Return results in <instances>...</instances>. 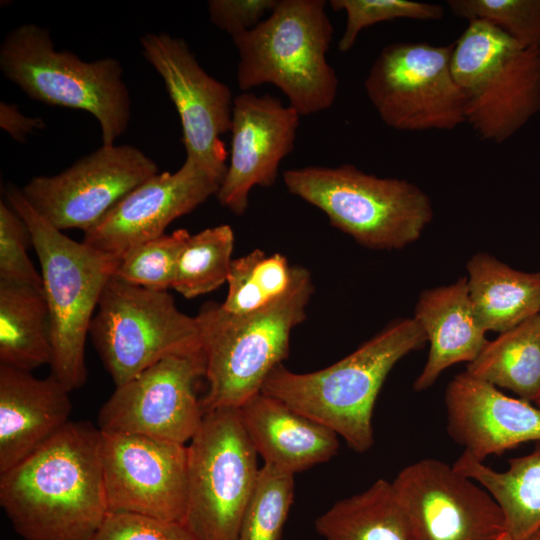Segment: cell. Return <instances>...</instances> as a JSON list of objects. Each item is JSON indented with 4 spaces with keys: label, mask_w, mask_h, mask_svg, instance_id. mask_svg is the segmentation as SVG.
<instances>
[{
    "label": "cell",
    "mask_w": 540,
    "mask_h": 540,
    "mask_svg": "<svg viewBox=\"0 0 540 540\" xmlns=\"http://www.w3.org/2000/svg\"><path fill=\"white\" fill-rule=\"evenodd\" d=\"M499 540H511V538H510L509 535L506 533V534H504Z\"/></svg>",
    "instance_id": "39"
},
{
    "label": "cell",
    "mask_w": 540,
    "mask_h": 540,
    "mask_svg": "<svg viewBox=\"0 0 540 540\" xmlns=\"http://www.w3.org/2000/svg\"><path fill=\"white\" fill-rule=\"evenodd\" d=\"M233 247L234 233L229 225L190 235L180 252L172 288L189 299L219 288L227 281Z\"/></svg>",
    "instance_id": "29"
},
{
    "label": "cell",
    "mask_w": 540,
    "mask_h": 540,
    "mask_svg": "<svg viewBox=\"0 0 540 540\" xmlns=\"http://www.w3.org/2000/svg\"><path fill=\"white\" fill-rule=\"evenodd\" d=\"M324 0H278L253 29L232 37L240 90L272 84L300 116L329 109L338 77L327 61L334 29Z\"/></svg>",
    "instance_id": "5"
},
{
    "label": "cell",
    "mask_w": 540,
    "mask_h": 540,
    "mask_svg": "<svg viewBox=\"0 0 540 540\" xmlns=\"http://www.w3.org/2000/svg\"><path fill=\"white\" fill-rule=\"evenodd\" d=\"M95 540H196L183 522L108 513Z\"/></svg>",
    "instance_id": "35"
},
{
    "label": "cell",
    "mask_w": 540,
    "mask_h": 540,
    "mask_svg": "<svg viewBox=\"0 0 540 540\" xmlns=\"http://www.w3.org/2000/svg\"><path fill=\"white\" fill-rule=\"evenodd\" d=\"M0 70L34 100L92 114L103 145H114L127 129L131 102L114 58L85 62L70 51H57L46 28L24 24L4 38Z\"/></svg>",
    "instance_id": "7"
},
{
    "label": "cell",
    "mask_w": 540,
    "mask_h": 540,
    "mask_svg": "<svg viewBox=\"0 0 540 540\" xmlns=\"http://www.w3.org/2000/svg\"><path fill=\"white\" fill-rule=\"evenodd\" d=\"M0 127L18 142H24L26 136L34 130L43 129L45 122L39 117L22 114L15 104L0 103Z\"/></svg>",
    "instance_id": "37"
},
{
    "label": "cell",
    "mask_w": 540,
    "mask_h": 540,
    "mask_svg": "<svg viewBox=\"0 0 540 540\" xmlns=\"http://www.w3.org/2000/svg\"><path fill=\"white\" fill-rule=\"evenodd\" d=\"M257 458L239 408L204 413L187 445L183 523L196 540H238L260 470Z\"/></svg>",
    "instance_id": "9"
},
{
    "label": "cell",
    "mask_w": 540,
    "mask_h": 540,
    "mask_svg": "<svg viewBox=\"0 0 540 540\" xmlns=\"http://www.w3.org/2000/svg\"><path fill=\"white\" fill-rule=\"evenodd\" d=\"M244 428L264 463L296 474L337 454L338 435L262 392L239 407Z\"/></svg>",
    "instance_id": "21"
},
{
    "label": "cell",
    "mask_w": 540,
    "mask_h": 540,
    "mask_svg": "<svg viewBox=\"0 0 540 540\" xmlns=\"http://www.w3.org/2000/svg\"><path fill=\"white\" fill-rule=\"evenodd\" d=\"M52 359L43 289L0 281V365L31 372Z\"/></svg>",
    "instance_id": "26"
},
{
    "label": "cell",
    "mask_w": 540,
    "mask_h": 540,
    "mask_svg": "<svg viewBox=\"0 0 540 540\" xmlns=\"http://www.w3.org/2000/svg\"><path fill=\"white\" fill-rule=\"evenodd\" d=\"M6 197L25 222L40 264L51 324L50 374L71 392L87 381L86 338L120 256L67 237L31 206L21 189L10 185Z\"/></svg>",
    "instance_id": "3"
},
{
    "label": "cell",
    "mask_w": 540,
    "mask_h": 540,
    "mask_svg": "<svg viewBox=\"0 0 540 540\" xmlns=\"http://www.w3.org/2000/svg\"><path fill=\"white\" fill-rule=\"evenodd\" d=\"M157 173V164L137 147L102 145L56 175L33 177L21 191L55 228L86 232Z\"/></svg>",
    "instance_id": "12"
},
{
    "label": "cell",
    "mask_w": 540,
    "mask_h": 540,
    "mask_svg": "<svg viewBox=\"0 0 540 540\" xmlns=\"http://www.w3.org/2000/svg\"><path fill=\"white\" fill-rule=\"evenodd\" d=\"M299 267L291 266L279 253L268 255L259 249L233 259L222 308L233 315H245L272 304L291 289Z\"/></svg>",
    "instance_id": "28"
},
{
    "label": "cell",
    "mask_w": 540,
    "mask_h": 540,
    "mask_svg": "<svg viewBox=\"0 0 540 540\" xmlns=\"http://www.w3.org/2000/svg\"><path fill=\"white\" fill-rule=\"evenodd\" d=\"M427 337L413 317L396 319L352 353L318 371L275 367L261 392L287 404L341 436L357 453L374 444L372 416L389 372Z\"/></svg>",
    "instance_id": "2"
},
{
    "label": "cell",
    "mask_w": 540,
    "mask_h": 540,
    "mask_svg": "<svg viewBox=\"0 0 540 540\" xmlns=\"http://www.w3.org/2000/svg\"><path fill=\"white\" fill-rule=\"evenodd\" d=\"M191 234L185 229L163 234L126 250L114 276L150 290L172 288L180 252Z\"/></svg>",
    "instance_id": "31"
},
{
    "label": "cell",
    "mask_w": 540,
    "mask_h": 540,
    "mask_svg": "<svg viewBox=\"0 0 540 540\" xmlns=\"http://www.w3.org/2000/svg\"><path fill=\"white\" fill-rule=\"evenodd\" d=\"M313 293L310 272L299 267L291 289L272 304L245 315L208 302L196 315L205 357V412L239 408L261 392L270 372L289 353L292 330L306 318Z\"/></svg>",
    "instance_id": "4"
},
{
    "label": "cell",
    "mask_w": 540,
    "mask_h": 540,
    "mask_svg": "<svg viewBox=\"0 0 540 540\" xmlns=\"http://www.w3.org/2000/svg\"><path fill=\"white\" fill-rule=\"evenodd\" d=\"M471 305L481 327L503 333L540 311V271L510 267L487 252L466 265Z\"/></svg>",
    "instance_id": "23"
},
{
    "label": "cell",
    "mask_w": 540,
    "mask_h": 540,
    "mask_svg": "<svg viewBox=\"0 0 540 540\" xmlns=\"http://www.w3.org/2000/svg\"><path fill=\"white\" fill-rule=\"evenodd\" d=\"M453 43L386 45L364 81L378 116L398 131L452 130L466 123L463 93L451 69Z\"/></svg>",
    "instance_id": "11"
},
{
    "label": "cell",
    "mask_w": 540,
    "mask_h": 540,
    "mask_svg": "<svg viewBox=\"0 0 540 540\" xmlns=\"http://www.w3.org/2000/svg\"><path fill=\"white\" fill-rule=\"evenodd\" d=\"M508 463L505 471H496L463 451L452 466L495 499L511 540H526L540 529V441L529 454Z\"/></svg>",
    "instance_id": "25"
},
{
    "label": "cell",
    "mask_w": 540,
    "mask_h": 540,
    "mask_svg": "<svg viewBox=\"0 0 540 540\" xmlns=\"http://www.w3.org/2000/svg\"><path fill=\"white\" fill-rule=\"evenodd\" d=\"M466 372L520 399L540 400V317L535 315L488 341Z\"/></svg>",
    "instance_id": "27"
},
{
    "label": "cell",
    "mask_w": 540,
    "mask_h": 540,
    "mask_svg": "<svg viewBox=\"0 0 540 540\" xmlns=\"http://www.w3.org/2000/svg\"><path fill=\"white\" fill-rule=\"evenodd\" d=\"M392 483L418 540H499L507 533L504 514L490 493L441 460L412 463Z\"/></svg>",
    "instance_id": "16"
},
{
    "label": "cell",
    "mask_w": 540,
    "mask_h": 540,
    "mask_svg": "<svg viewBox=\"0 0 540 540\" xmlns=\"http://www.w3.org/2000/svg\"><path fill=\"white\" fill-rule=\"evenodd\" d=\"M89 334L115 387L165 357L202 349L197 317L181 312L171 294L115 276L103 290Z\"/></svg>",
    "instance_id": "10"
},
{
    "label": "cell",
    "mask_w": 540,
    "mask_h": 540,
    "mask_svg": "<svg viewBox=\"0 0 540 540\" xmlns=\"http://www.w3.org/2000/svg\"><path fill=\"white\" fill-rule=\"evenodd\" d=\"M278 0H210V21L220 30L234 37L257 26Z\"/></svg>",
    "instance_id": "36"
},
{
    "label": "cell",
    "mask_w": 540,
    "mask_h": 540,
    "mask_svg": "<svg viewBox=\"0 0 540 540\" xmlns=\"http://www.w3.org/2000/svg\"><path fill=\"white\" fill-rule=\"evenodd\" d=\"M447 5L458 18L488 22L520 46L540 49V0H448Z\"/></svg>",
    "instance_id": "32"
},
{
    "label": "cell",
    "mask_w": 540,
    "mask_h": 540,
    "mask_svg": "<svg viewBox=\"0 0 540 540\" xmlns=\"http://www.w3.org/2000/svg\"><path fill=\"white\" fill-rule=\"evenodd\" d=\"M223 177L186 160L175 172L157 173L118 202L83 242L121 256L129 248L157 238L175 219L216 195Z\"/></svg>",
    "instance_id": "17"
},
{
    "label": "cell",
    "mask_w": 540,
    "mask_h": 540,
    "mask_svg": "<svg viewBox=\"0 0 540 540\" xmlns=\"http://www.w3.org/2000/svg\"><path fill=\"white\" fill-rule=\"evenodd\" d=\"M30 232L17 212L0 202V281L43 289L41 274L27 255Z\"/></svg>",
    "instance_id": "34"
},
{
    "label": "cell",
    "mask_w": 540,
    "mask_h": 540,
    "mask_svg": "<svg viewBox=\"0 0 540 540\" xmlns=\"http://www.w3.org/2000/svg\"><path fill=\"white\" fill-rule=\"evenodd\" d=\"M287 190L320 209L330 223L371 249H402L432 222L429 196L405 179L382 178L352 164L283 172Z\"/></svg>",
    "instance_id": "6"
},
{
    "label": "cell",
    "mask_w": 540,
    "mask_h": 540,
    "mask_svg": "<svg viewBox=\"0 0 540 540\" xmlns=\"http://www.w3.org/2000/svg\"><path fill=\"white\" fill-rule=\"evenodd\" d=\"M413 318L430 344L427 361L413 384L417 392L431 387L450 366L472 362L488 342L474 314L466 277L422 291Z\"/></svg>",
    "instance_id": "22"
},
{
    "label": "cell",
    "mask_w": 540,
    "mask_h": 540,
    "mask_svg": "<svg viewBox=\"0 0 540 540\" xmlns=\"http://www.w3.org/2000/svg\"><path fill=\"white\" fill-rule=\"evenodd\" d=\"M334 11H344L346 25L338 42L340 52L349 51L360 32L374 24L398 19L437 21L445 9L438 4L412 0H331Z\"/></svg>",
    "instance_id": "33"
},
{
    "label": "cell",
    "mask_w": 540,
    "mask_h": 540,
    "mask_svg": "<svg viewBox=\"0 0 540 540\" xmlns=\"http://www.w3.org/2000/svg\"><path fill=\"white\" fill-rule=\"evenodd\" d=\"M70 391L51 374L0 365V473L38 450L68 423Z\"/></svg>",
    "instance_id": "20"
},
{
    "label": "cell",
    "mask_w": 540,
    "mask_h": 540,
    "mask_svg": "<svg viewBox=\"0 0 540 540\" xmlns=\"http://www.w3.org/2000/svg\"><path fill=\"white\" fill-rule=\"evenodd\" d=\"M536 406L540 408V400L536 403Z\"/></svg>",
    "instance_id": "40"
},
{
    "label": "cell",
    "mask_w": 540,
    "mask_h": 540,
    "mask_svg": "<svg viewBox=\"0 0 540 540\" xmlns=\"http://www.w3.org/2000/svg\"><path fill=\"white\" fill-rule=\"evenodd\" d=\"M140 41L143 56L163 79L179 115L186 160L224 178L228 165L221 136L232 125L230 88L200 66L183 39L147 33Z\"/></svg>",
    "instance_id": "14"
},
{
    "label": "cell",
    "mask_w": 540,
    "mask_h": 540,
    "mask_svg": "<svg viewBox=\"0 0 540 540\" xmlns=\"http://www.w3.org/2000/svg\"><path fill=\"white\" fill-rule=\"evenodd\" d=\"M0 506L24 540H95L109 513L98 426L69 421L0 473Z\"/></svg>",
    "instance_id": "1"
},
{
    "label": "cell",
    "mask_w": 540,
    "mask_h": 540,
    "mask_svg": "<svg viewBox=\"0 0 540 540\" xmlns=\"http://www.w3.org/2000/svg\"><path fill=\"white\" fill-rule=\"evenodd\" d=\"M294 488V474L264 463L243 514L238 540H281Z\"/></svg>",
    "instance_id": "30"
},
{
    "label": "cell",
    "mask_w": 540,
    "mask_h": 540,
    "mask_svg": "<svg viewBox=\"0 0 540 540\" xmlns=\"http://www.w3.org/2000/svg\"><path fill=\"white\" fill-rule=\"evenodd\" d=\"M447 432L464 451L483 462L489 455L540 441V408L509 397L466 371L447 385Z\"/></svg>",
    "instance_id": "19"
},
{
    "label": "cell",
    "mask_w": 540,
    "mask_h": 540,
    "mask_svg": "<svg viewBox=\"0 0 540 540\" xmlns=\"http://www.w3.org/2000/svg\"><path fill=\"white\" fill-rule=\"evenodd\" d=\"M299 119L272 95L242 92L234 98L230 161L216 194L223 207L243 215L252 188L275 183L281 161L294 150Z\"/></svg>",
    "instance_id": "18"
},
{
    "label": "cell",
    "mask_w": 540,
    "mask_h": 540,
    "mask_svg": "<svg viewBox=\"0 0 540 540\" xmlns=\"http://www.w3.org/2000/svg\"><path fill=\"white\" fill-rule=\"evenodd\" d=\"M451 69L466 123L482 140L503 143L540 111V49L520 46L488 22H468L453 43Z\"/></svg>",
    "instance_id": "8"
},
{
    "label": "cell",
    "mask_w": 540,
    "mask_h": 540,
    "mask_svg": "<svg viewBox=\"0 0 540 540\" xmlns=\"http://www.w3.org/2000/svg\"><path fill=\"white\" fill-rule=\"evenodd\" d=\"M101 458L109 513L184 521L186 444L101 431Z\"/></svg>",
    "instance_id": "15"
},
{
    "label": "cell",
    "mask_w": 540,
    "mask_h": 540,
    "mask_svg": "<svg viewBox=\"0 0 540 540\" xmlns=\"http://www.w3.org/2000/svg\"><path fill=\"white\" fill-rule=\"evenodd\" d=\"M526 540H540V529L533 533L528 539Z\"/></svg>",
    "instance_id": "38"
},
{
    "label": "cell",
    "mask_w": 540,
    "mask_h": 540,
    "mask_svg": "<svg viewBox=\"0 0 540 540\" xmlns=\"http://www.w3.org/2000/svg\"><path fill=\"white\" fill-rule=\"evenodd\" d=\"M324 540H418L412 517L392 482L335 502L315 520Z\"/></svg>",
    "instance_id": "24"
},
{
    "label": "cell",
    "mask_w": 540,
    "mask_h": 540,
    "mask_svg": "<svg viewBox=\"0 0 540 540\" xmlns=\"http://www.w3.org/2000/svg\"><path fill=\"white\" fill-rule=\"evenodd\" d=\"M538 315H539V317H540V311H539V314H538Z\"/></svg>",
    "instance_id": "41"
},
{
    "label": "cell",
    "mask_w": 540,
    "mask_h": 540,
    "mask_svg": "<svg viewBox=\"0 0 540 540\" xmlns=\"http://www.w3.org/2000/svg\"><path fill=\"white\" fill-rule=\"evenodd\" d=\"M204 375L202 349L165 357L115 387L98 412V428L186 444L204 416L195 389Z\"/></svg>",
    "instance_id": "13"
}]
</instances>
